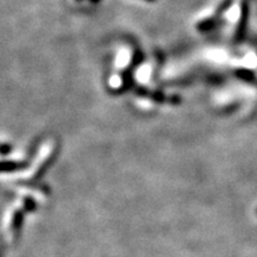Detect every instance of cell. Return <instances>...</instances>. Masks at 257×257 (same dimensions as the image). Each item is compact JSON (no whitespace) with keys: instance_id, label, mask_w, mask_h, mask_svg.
Listing matches in <instances>:
<instances>
[{"instance_id":"3957f363","label":"cell","mask_w":257,"mask_h":257,"mask_svg":"<svg viewBox=\"0 0 257 257\" xmlns=\"http://www.w3.org/2000/svg\"><path fill=\"white\" fill-rule=\"evenodd\" d=\"M24 205H25V210H27V211H30L31 212V211H34L35 208H36V202L32 200L31 198L25 199Z\"/></svg>"},{"instance_id":"7a4b0ae2","label":"cell","mask_w":257,"mask_h":257,"mask_svg":"<svg viewBox=\"0 0 257 257\" xmlns=\"http://www.w3.org/2000/svg\"><path fill=\"white\" fill-rule=\"evenodd\" d=\"M25 167V163H19L16 162V161H5L2 165V170L4 173H12L16 172V170L22 169Z\"/></svg>"},{"instance_id":"6da1fadb","label":"cell","mask_w":257,"mask_h":257,"mask_svg":"<svg viewBox=\"0 0 257 257\" xmlns=\"http://www.w3.org/2000/svg\"><path fill=\"white\" fill-rule=\"evenodd\" d=\"M23 218H24V214L22 211H17L14 214V219H12V223H11V229L14 231L16 236H18L19 231H21L22 224H23Z\"/></svg>"}]
</instances>
